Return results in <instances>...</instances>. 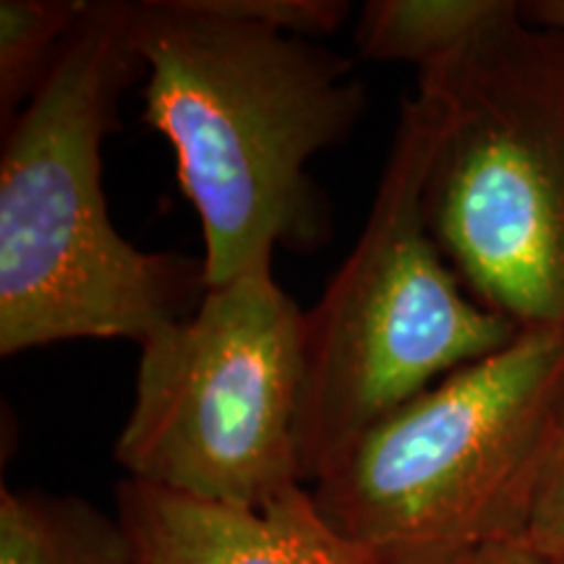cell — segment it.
Instances as JSON below:
<instances>
[{"label":"cell","instance_id":"cell-3","mask_svg":"<svg viewBox=\"0 0 564 564\" xmlns=\"http://www.w3.org/2000/svg\"><path fill=\"white\" fill-rule=\"evenodd\" d=\"M564 405V327L520 329L358 436L314 486L377 564H465L523 541Z\"/></svg>","mask_w":564,"mask_h":564},{"label":"cell","instance_id":"cell-6","mask_svg":"<svg viewBox=\"0 0 564 564\" xmlns=\"http://www.w3.org/2000/svg\"><path fill=\"white\" fill-rule=\"evenodd\" d=\"M303 308L257 270L207 288L196 312L139 345L112 457L126 478L262 510L303 484Z\"/></svg>","mask_w":564,"mask_h":564},{"label":"cell","instance_id":"cell-8","mask_svg":"<svg viewBox=\"0 0 564 564\" xmlns=\"http://www.w3.org/2000/svg\"><path fill=\"white\" fill-rule=\"evenodd\" d=\"M0 564H133L118 514L76 494L0 491Z\"/></svg>","mask_w":564,"mask_h":564},{"label":"cell","instance_id":"cell-1","mask_svg":"<svg viewBox=\"0 0 564 564\" xmlns=\"http://www.w3.org/2000/svg\"><path fill=\"white\" fill-rule=\"evenodd\" d=\"M144 123L175 154L202 223L204 282L272 270V251L329 238V204L308 162L348 141L366 112L352 61L199 0H137Z\"/></svg>","mask_w":564,"mask_h":564},{"label":"cell","instance_id":"cell-13","mask_svg":"<svg viewBox=\"0 0 564 564\" xmlns=\"http://www.w3.org/2000/svg\"><path fill=\"white\" fill-rule=\"evenodd\" d=\"M465 564H549V562L541 560V556L535 554L525 541H514V544L489 549V552L478 554Z\"/></svg>","mask_w":564,"mask_h":564},{"label":"cell","instance_id":"cell-7","mask_svg":"<svg viewBox=\"0 0 564 564\" xmlns=\"http://www.w3.org/2000/svg\"><path fill=\"white\" fill-rule=\"evenodd\" d=\"M116 514L133 564H377L324 520L308 486L246 510L123 478Z\"/></svg>","mask_w":564,"mask_h":564},{"label":"cell","instance_id":"cell-10","mask_svg":"<svg viewBox=\"0 0 564 564\" xmlns=\"http://www.w3.org/2000/svg\"><path fill=\"white\" fill-rule=\"evenodd\" d=\"M87 0H0V123L45 84Z\"/></svg>","mask_w":564,"mask_h":564},{"label":"cell","instance_id":"cell-5","mask_svg":"<svg viewBox=\"0 0 564 564\" xmlns=\"http://www.w3.org/2000/svg\"><path fill=\"white\" fill-rule=\"evenodd\" d=\"M440 110L403 100L369 217L327 291L303 312L299 457L314 486L366 429L518 337L463 288L429 230L423 192Z\"/></svg>","mask_w":564,"mask_h":564},{"label":"cell","instance_id":"cell-2","mask_svg":"<svg viewBox=\"0 0 564 564\" xmlns=\"http://www.w3.org/2000/svg\"><path fill=\"white\" fill-rule=\"evenodd\" d=\"M126 0H87L61 58L0 141V356L133 340L196 312L202 259L141 251L102 192V144L144 82Z\"/></svg>","mask_w":564,"mask_h":564},{"label":"cell","instance_id":"cell-14","mask_svg":"<svg viewBox=\"0 0 564 564\" xmlns=\"http://www.w3.org/2000/svg\"><path fill=\"white\" fill-rule=\"evenodd\" d=\"M523 13L535 24L564 30V0H528Z\"/></svg>","mask_w":564,"mask_h":564},{"label":"cell","instance_id":"cell-12","mask_svg":"<svg viewBox=\"0 0 564 564\" xmlns=\"http://www.w3.org/2000/svg\"><path fill=\"white\" fill-rule=\"evenodd\" d=\"M523 541L544 562L564 564V405Z\"/></svg>","mask_w":564,"mask_h":564},{"label":"cell","instance_id":"cell-9","mask_svg":"<svg viewBox=\"0 0 564 564\" xmlns=\"http://www.w3.org/2000/svg\"><path fill=\"white\" fill-rule=\"evenodd\" d=\"M514 0H369L358 11V53L423 70L447 61L510 13Z\"/></svg>","mask_w":564,"mask_h":564},{"label":"cell","instance_id":"cell-4","mask_svg":"<svg viewBox=\"0 0 564 564\" xmlns=\"http://www.w3.org/2000/svg\"><path fill=\"white\" fill-rule=\"evenodd\" d=\"M440 110L429 230L463 288L520 329L564 327V30L514 3L419 70Z\"/></svg>","mask_w":564,"mask_h":564},{"label":"cell","instance_id":"cell-11","mask_svg":"<svg viewBox=\"0 0 564 564\" xmlns=\"http://www.w3.org/2000/svg\"><path fill=\"white\" fill-rule=\"evenodd\" d=\"M199 3L220 17L303 40H319L324 34L337 32L350 13V3L345 0H199Z\"/></svg>","mask_w":564,"mask_h":564}]
</instances>
